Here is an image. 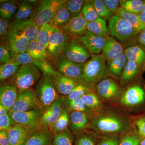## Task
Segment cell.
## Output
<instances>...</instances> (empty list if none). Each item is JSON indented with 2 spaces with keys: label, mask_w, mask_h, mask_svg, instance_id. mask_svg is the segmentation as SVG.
<instances>
[{
  "label": "cell",
  "mask_w": 145,
  "mask_h": 145,
  "mask_svg": "<svg viewBox=\"0 0 145 145\" xmlns=\"http://www.w3.org/2000/svg\"><path fill=\"white\" fill-rule=\"evenodd\" d=\"M108 71L103 54H92L91 59L84 64L82 74L78 82L91 87L106 78Z\"/></svg>",
  "instance_id": "6da1fadb"
},
{
  "label": "cell",
  "mask_w": 145,
  "mask_h": 145,
  "mask_svg": "<svg viewBox=\"0 0 145 145\" xmlns=\"http://www.w3.org/2000/svg\"><path fill=\"white\" fill-rule=\"evenodd\" d=\"M41 71L31 64L21 65L16 73L9 79L18 88V93L31 89L41 78Z\"/></svg>",
  "instance_id": "7a4b0ae2"
},
{
  "label": "cell",
  "mask_w": 145,
  "mask_h": 145,
  "mask_svg": "<svg viewBox=\"0 0 145 145\" xmlns=\"http://www.w3.org/2000/svg\"><path fill=\"white\" fill-rule=\"evenodd\" d=\"M34 90L44 109L50 106L61 96L56 88L53 76L46 74H42L35 85Z\"/></svg>",
  "instance_id": "3957f363"
},
{
  "label": "cell",
  "mask_w": 145,
  "mask_h": 145,
  "mask_svg": "<svg viewBox=\"0 0 145 145\" xmlns=\"http://www.w3.org/2000/svg\"><path fill=\"white\" fill-rule=\"evenodd\" d=\"M108 34L121 41L129 40L137 34L128 22L116 15L108 20Z\"/></svg>",
  "instance_id": "277c9868"
},
{
  "label": "cell",
  "mask_w": 145,
  "mask_h": 145,
  "mask_svg": "<svg viewBox=\"0 0 145 145\" xmlns=\"http://www.w3.org/2000/svg\"><path fill=\"white\" fill-rule=\"evenodd\" d=\"M66 0H43L35 10L33 19L40 27L50 23L58 8L66 2Z\"/></svg>",
  "instance_id": "5b68a950"
},
{
  "label": "cell",
  "mask_w": 145,
  "mask_h": 145,
  "mask_svg": "<svg viewBox=\"0 0 145 145\" xmlns=\"http://www.w3.org/2000/svg\"><path fill=\"white\" fill-rule=\"evenodd\" d=\"M44 108L34 89H27L18 94L10 112H23L36 108Z\"/></svg>",
  "instance_id": "8992f818"
},
{
  "label": "cell",
  "mask_w": 145,
  "mask_h": 145,
  "mask_svg": "<svg viewBox=\"0 0 145 145\" xmlns=\"http://www.w3.org/2000/svg\"><path fill=\"white\" fill-rule=\"evenodd\" d=\"M63 53L69 60L80 64H84L90 56L85 47L78 39L75 38H69Z\"/></svg>",
  "instance_id": "52a82bcc"
},
{
  "label": "cell",
  "mask_w": 145,
  "mask_h": 145,
  "mask_svg": "<svg viewBox=\"0 0 145 145\" xmlns=\"http://www.w3.org/2000/svg\"><path fill=\"white\" fill-rule=\"evenodd\" d=\"M121 120L113 116H104L90 122L89 127L104 133H115L121 131L125 127Z\"/></svg>",
  "instance_id": "ba28073f"
},
{
  "label": "cell",
  "mask_w": 145,
  "mask_h": 145,
  "mask_svg": "<svg viewBox=\"0 0 145 145\" xmlns=\"http://www.w3.org/2000/svg\"><path fill=\"white\" fill-rule=\"evenodd\" d=\"M84 64L78 63L69 60L63 54L57 58L56 67L57 71L63 75L79 81L82 74Z\"/></svg>",
  "instance_id": "9c48e42d"
},
{
  "label": "cell",
  "mask_w": 145,
  "mask_h": 145,
  "mask_svg": "<svg viewBox=\"0 0 145 145\" xmlns=\"http://www.w3.org/2000/svg\"><path fill=\"white\" fill-rule=\"evenodd\" d=\"M87 22L82 15L72 17L59 29L69 38L79 39L87 30Z\"/></svg>",
  "instance_id": "30bf717a"
},
{
  "label": "cell",
  "mask_w": 145,
  "mask_h": 145,
  "mask_svg": "<svg viewBox=\"0 0 145 145\" xmlns=\"http://www.w3.org/2000/svg\"><path fill=\"white\" fill-rule=\"evenodd\" d=\"M69 39V37L59 29L55 27L47 48L48 54L55 59L59 58L63 54L65 47Z\"/></svg>",
  "instance_id": "8fae6325"
},
{
  "label": "cell",
  "mask_w": 145,
  "mask_h": 145,
  "mask_svg": "<svg viewBox=\"0 0 145 145\" xmlns=\"http://www.w3.org/2000/svg\"><path fill=\"white\" fill-rule=\"evenodd\" d=\"M53 137L51 130L39 125L31 130L23 145H52Z\"/></svg>",
  "instance_id": "7c38bea8"
},
{
  "label": "cell",
  "mask_w": 145,
  "mask_h": 145,
  "mask_svg": "<svg viewBox=\"0 0 145 145\" xmlns=\"http://www.w3.org/2000/svg\"><path fill=\"white\" fill-rule=\"evenodd\" d=\"M64 108L65 96H61L50 106L45 109L41 117L40 125L50 128L59 117Z\"/></svg>",
  "instance_id": "4fadbf2b"
},
{
  "label": "cell",
  "mask_w": 145,
  "mask_h": 145,
  "mask_svg": "<svg viewBox=\"0 0 145 145\" xmlns=\"http://www.w3.org/2000/svg\"><path fill=\"white\" fill-rule=\"evenodd\" d=\"M20 65L23 64H31L37 67L40 70L42 74L55 76L60 72L55 70L53 67L46 60L36 59L29 56L26 52L21 53L11 56Z\"/></svg>",
  "instance_id": "5bb4252c"
},
{
  "label": "cell",
  "mask_w": 145,
  "mask_h": 145,
  "mask_svg": "<svg viewBox=\"0 0 145 145\" xmlns=\"http://www.w3.org/2000/svg\"><path fill=\"white\" fill-rule=\"evenodd\" d=\"M44 108H36L23 112H10L9 115L16 124L26 126L40 125L41 117Z\"/></svg>",
  "instance_id": "9a60e30c"
},
{
  "label": "cell",
  "mask_w": 145,
  "mask_h": 145,
  "mask_svg": "<svg viewBox=\"0 0 145 145\" xmlns=\"http://www.w3.org/2000/svg\"><path fill=\"white\" fill-rule=\"evenodd\" d=\"M19 94L18 88L10 79L1 83L0 104L8 112L15 103Z\"/></svg>",
  "instance_id": "2e32d148"
},
{
  "label": "cell",
  "mask_w": 145,
  "mask_h": 145,
  "mask_svg": "<svg viewBox=\"0 0 145 145\" xmlns=\"http://www.w3.org/2000/svg\"><path fill=\"white\" fill-rule=\"evenodd\" d=\"M107 37L98 36L87 30L83 36L78 39L89 53L99 54L103 51Z\"/></svg>",
  "instance_id": "e0dca14e"
},
{
  "label": "cell",
  "mask_w": 145,
  "mask_h": 145,
  "mask_svg": "<svg viewBox=\"0 0 145 145\" xmlns=\"http://www.w3.org/2000/svg\"><path fill=\"white\" fill-rule=\"evenodd\" d=\"M12 26L29 42L37 40L40 27L36 24L33 18L18 22L13 21Z\"/></svg>",
  "instance_id": "ac0fdd59"
},
{
  "label": "cell",
  "mask_w": 145,
  "mask_h": 145,
  "mask_svg": "<svg viewBox=\"0 0 145 145\" xmlns=\"http://www.w3.org/2000/svg\"><path fill=\"white\" fill-rule=\"evenodd\" d=\"M6 42L9 46L11 56H12L26 52L29 41L23 35L16 31L11 25Z\"/></svg>",
  "instance_id": "d6986e66"
},
{
  "label": "cell",
  "mask_w": 145,
  "mask_h": 145,
  "mask_svg": "<svg viewBox=\"0 0 145 145\" xmlns=\"http://www.w3.org/2000/svg\"><path fill=\"white\" fill-rule=\"evenodd\" d=\"M36 126L16 124L7 131L10 145H23L31 130Z\"/></svg>",
  "instance_id": "ffe728a7"
},
{
  "label": "cell",
  "mask_w": 145,
  "mask_h": 145,
  "mask_svg": "<svg viewBox=\"0 0 145 145\" xmlns=\"http://www.w3.org/2000/svg\"><path fill=\"white\" fill-rule=\"evenodd\" d=\"M89 114L85 112L71 111L69 118V129L75 133H83L90 124Z\"/></svg>",
  "instance_id": "44dd1931"
},
{
  "label": "cell",
  "mask_w": 145,
  "mask_h": 145,
  "mask_svg": "<svg viewBox=\"0 0 145 145\" xmlns=\"http://www.w3.org/2000/svg\"><path fill=\"white\" fill-rule=\"evenodd\" d=\"M145 98L142 88L138 85L133 86L129 88L123 94L121 103L127 106H134L143 103Z\"/></svg>",
  "instance_id": "7402d4cb"
},
{
  "label": "cell",
  "mask_w": 145,
  "mask_h": 145,
  "mask_svg": "<svg viewBox=\"0 0 145 145\" xmlns=\"http://www.w3.org/2000/svg\"><path fill=\"white\" fill-rule=\"evenodd\" d=\"M97 90L99 96L105 99L115 98L119 93L117 83L110 78H105L100 81L97 85Z\"/></svg>",
  "instance_id": "603a6c76"
},
{
  "label": "cell",
  "mask_w": 145,
  "mask_h": 145,
  "mask_svg": "<svg viewBox=\"0 0 145 145\" xmlns=\"http://www.w3.org/2000/svg\"><path fill=\"white\" fill-rule=\"evenodd\" d=\"M53 78L58 92L61 96H67L80 83L78 81L65 76L60 72Z\"/></svg>",
  "instance_id": "cb8c5ba5"
},
{
  "label": "cell",
  "mask_w": 145,
  "mask_h": 145,
  "mask_svg": "<svg viewBox=\"0 0 145 145\" xmlns=\"http://www.w3.org/2000/svg\"><path fill=\"white\" fill-rule=\"evenodd\" d=\"M123 46L113 37H107L103 50V55L107 61H110L123 53Z\"/></svg>",
  "instance_id": "d4e9b609"
},
{
  "label": "cell",
  "mask_w": 145,
  "mask_h": 145,
  "mask_svg": "<svg viewBox=\"0 0 145 145\" xmlns=\"http://www.w3.org/2000/svg\"><path fill=\"white\" fill-rule=\"evenodd\" d=\"M26 52L36 59L46 60L49 55L46 47L37 40L29 42Z\"/></svg>",
  "instance_id": "484cf974"
},
{
  "label": "cell",
  "mask_w": 145,
  "mask_h": 145,
  "mask_svg": "<svg viewBox=\"0 0 145 145\" xmlns=\"http://www.w3.org/2000/svg\"><path fill=\"white\" fill-rule=\"evenodd\" d=\"M127 61V60L123 52L114 59L107 61L109 71L115 78H120L121 77Z\"/></svg>",
  "instance_id": "4316f807"
},
{
  "label": "cell",
  "mask_w": 145,
  "mask_h": 145,
  "mask_svg": "<svg viewBox=\"0 0 145 145\" xmlns=\"http://www.w3.org/2000/svg\"><path fill=\"white\" fill-rule=\"evenodd\" d=\"M115 15L121 17L128 22L135 29L137 34H139L145 29V24L140 20L139 16L130 13L121 7Z\"/></svg>",
  "instance_id": "83f0119b"
},
{
  "label": "cell",
  "mask_w": 145,
  "mask_h": 145,
  "mask_svg": "<svg viewBox=\"0 0 145 145\" xmlns=\"http://www.w3.org/2000/svg\"><path fill=\"white\" fill-rule=\"evenodd\" d=\"M71 18L67 7V1L60 6L56 11L50 24L59 28L67 23Z\"/></svg>",
  "instance_id": "f1b7e54d"
},
{
  "label": "cell",
  "mask_w": 145,
  "mask_h": 145,
  "mask_svg": "<svg viewBox=\"0 0 145 145\" xmlns=\"http://www.w3.org/2000/svg\"><path fill=\"white\" fill-rule=\"evenodd\" d=\"M71 112L70 109L65 106L59 117L50 128L53 134L61 132L69 129Z\"/></svg>",
  "instance_id": "f546056e"
},
{
  "label": "cell",
  "mask_w": 145,
  "mask_h": 145,
  "mask_svg": "<svg viewBox=\"0 0 145 145\" xmlns=\"http://www.w3.org/2000/svg\"><path fill=\"white\" fill-rule=\"evenodd\" d=\"M127 61L140 65L145 63V51L138 46L127 48L124 51Z\"/></svg>",
  "instance_id": "4dcf8cb0"
},
{
  "label": "cell",
  "mask_w": 145,
  "mask_h": 145,
  "mask_svg": "<svg viewBox=\"0 0 145 145\" xmlns=\"http://www.w3.org/2000/svg\"><path fill=\"white\" fill-rule=\"evenodd\" d=\"M20 65L13 58L0 66V81L3 82L11 78L17 71Z\"/></svg>",
  "instance_id": "1f68e13d"
},
{
  "label": "cell",
  "mask_w": 145,
  "mask_h": 145,
  "mask_svg": "<svg viewBox=\"0 0 145 145\" xmlns=\"http://www.w3.org/2000/svg\"><path fill=\"white\" fill-rule=\"evenodd\" d=\"M87 29L93 34L106 37L108 34L106 20L99 18L93 22H88Z\"/></svg>",
  "instance_id": "d6a6232c"
},
{
  "label": "cell",
  "mask_w": 145,
  "mask_h": 145,
  "mask_svg": "<svg viewBox=\"0 0 145 145\" xmlns=\"http://www.w3.org/2000/svg\"><path fill=\"white\" fill-rule=\"evenodd\" d=\"M19 5L14 21L18 22L33 18L32 15H34L35 6L29 3L27 1H21Z\"/></svg>",
  "instance_id": "836d02e7"
},
{
  "label": "cell",
  "mask_w": 145,
  "mask_h": 145,
  "mask_svg": "<svg viewBox=\"0 0 145 145\" xmlns=\"http://www.w3.org/2000/svg\"><path fill=\"white\" fill-rule=\"evenodd\" d=\"M122 8L135 15L139 16L144 9V1L141 0H123L120 1Z\"/></svg>",
  "instance_id": "e575fe53"
},
{
  "label": "cell",
  "mask_w": 145,
  "mask_h": 145,
  "mask_svg": "<svg viewBox=\"0 0 145 145\" xmlns=\"http://www.w3.org/2000/svg\"><path fill=\"white\" fill-rule=\"evenodd\" d=\"M74 136L69 128L54 134L52 145H73Z\"/></svg>",
  "instance_id": "d590c367"
},
{
  "label": "cell",
  "mask_w": 145,
  "mask_h": 145,
  "mask_svg": "<svg viewBox=\"0 0 145 145\" xmlns=\"http://www.w3.org/2000/svg\"><path fill=\"white\" fill-rule=\"evenodd\" d=\"M18 9L15 1H7L3 2L0 7L1 18L5 20H10L13 18Z\"/></svg>",
  "instance_id": "8d00e7d4"
},
{
  "label": "cell",
  "mask_w": 145,
  "mask_h": 145,
  "mask_svg": "<svg viewBox=\"0 0 145 145\" xmlns=\"http://www.w3.org/2000/svg\"><path fill=\"white\" fill-rule=\"evenodd\" d=\"M81 15L88 22H93L100 18L93 6V1H86Z\"/></svg>",
  "instance_id": "74e56055"
},
{
  "label": "cell",
  "mask_w": 145,
  "mask_h": 145,
  "mask_svg": "<svg viewBox=\"0 0 145 145\" xmlns=\"http://www.w3.org/2000/svg\"><path fill=\"white\" fill-rule=\"evenodd\" d=\"M55 27L50 23L46 24L40 27L37 40L44 45L46 48Z\"/></svg>",
  "instance_id": "f35d334b"
},
{
  "label": "cell",
  "mask_w": 145,
  "mask_h": 145,
  "mask_svg": "<svg viewBox=\"0 0 145 145\" xmlns=\"http://www.w3.org/2000/svg\"><path fill=\"white\" fill-rule=\"evenodd\" d=\"M65 106L67 107L71 111L85 112L89 116L92 111L86 106L81 98L72 101H67L65 99Z\"/></svg>",
  "instance_id": "ab89813d"
},
{
  "label": "cell",
  "mask_w": 145,
  "mask_h": 145,
  "mask_svg": "<svg viewBox=\"0 0 145 145\" xmlns=\"http://www.w3.org/2000/svg\"><path fill=\"white\" fill-rule=\"evenodd\" d=\"M90 87L82 83H79L67 96H65L67 101H72L81 98L85 94L90 92Z\"/></svg>",
  "instance_id": "60d3db41"
},
{
  "label": "cell",
  "mask_w": 145,
  "mask_h": 145,
  "mask_svg": "<svg viewBox=\"0 0 145 145\" xmlns=\"http://www.w3.org/2000/svg\"><path fill=\"white\" fill-rule=\"evenodd\" d=\"M139 66L136 63L127 61L121 77L122 80L129 81L133 78L137 73Z\"/></svg>",
  "instance_id": "b9f144b4"
},
{
  "label": "cell",
  "mask_w": 145,
  "mask_h": 145,
  "mask_svg": "<svg viewBox=\"0 0 145 145\" xmlns=\"http://www.w3.org/2000/svg\"><path fill=\"white\" fill-rule=\"evenodd\" d=\"M93 5L100 18L109 20L113 16L103 0L93 1Z\"/></svg>",
  "instance_id": "7bdbcfd3"
},
{
  "label": "cell",
  "mask_w": 145,
  "mask_h": 145,
  "mask_svg": "<svg viewBox=\"0 0 145 145\" xmlns=\"http://www.w3.org/2000/svg\"><path fill=\"white\" fill-rule=\"evenodd\" d=\"M85 1L83 0L67 1V7L71 18L81 15Z\"/></svg>",
  "instance_id": "ee69618b"
},
{
  "label": "cell",
  "mask_w": 145,
  "mask_h": 145,
  "mask_svg": "<svg viewBox=\"0 0 145 145\" xmlns=\"http://www.w3.org/2000/svg\"><path fill=\"white\" fill-rule=\"evenodd\" d=\"M86 106L91 110H96L100 106V102L95 94L89 92L81 98Z\"/></svg>",
  "instance_id": "f6af8a7d"
},
{
  "label": "cell",
  "mask_w": 145,
  "mask_h": 145,
  "mask_svg": "<svg viewBox=\"0 0 145 145\" xmlns=\"http://www.w3.org/2000/svg\"><path fill=\"white\" fill-rule=\"evenodd\" d=\"M10 20H5L0 18V36L1 41L6 42L8 33L11 27L12 23H10Z\"/></svg>",
  "instance_id": "bcb514c9"
},
{
  "label": "cell",
  "mask_w": 145,
  "mask_h": 145,
  "mask_svg": "<svg viewBox=\"0 0 145 145\" xmlns=\"http://www.w3.org/2000/svg\"><path fill=\"white\" fill-rule=\"evenodd\" d=\"M11 58V52L6 42H1L0 46V62L1 64L7 62Z\"/></svg>",
  "instance_id": "7dc6e473"
},
{
  "label": "cell",
  "mask_w": 145,
  "mask_h": 145,
  "mask_svg": "<svg viewBox=\"0 0 145 145\" xmlns=\"http://www.w3.org/2000/svg\"><path fill=\"white\" fill-rule=\"evenodd\" d=\"M15 125L9 113L0 116V130L7 131Z\"/></svg>",
  "instance_id": "c3c4849f"
},
{
  "label": "cell",
  "mask_w": 145,
  "mask_h": 145,
  "mask_svg": "<svg viewBox=\"0 0 145 145\" xmlns=\"http://www.w3.org/2000/svg\"><path fill=\"white\" fill-rule=\"evenodd\" d=\"M140 139L136 135H130L124 137L119 145H139Z\"/></svg>",
  "instance_id": "681fc988"
},
{
  "label": "cell",
  "mask_w": 145,
  "mask_h": 145,
  "mask_svg": "<svg viewBox=\"0 0 145 145\" xmlns=\"http://www.w3.org/2000/svg\"><path fill=\"white\" fill-rule=\"evenodd\" d=\"M104 2L110 11L115 15L121 8L120 1L119 0H104Z\"/></svg>",
  "instance_id": "f907efd6"
},
{
  "label": "cell",
  "mask_w": 145,
  "mask_h": 145,
  "mask_svg": "<svg viewBox=\"0 0 145 145\" xmlns=\"http://www.w3.org/2000/svg\"><path fill=\"white\" fill-rule=\"evenodd\" d=\"M76 145H95L93 138L88 134H83L78 136Z\"/></svg>",
  "instance_id": "816d5d0a"
},
{
  "label": "cell",
  "mask_w": 145,
  "mask_h": 145,
  "mask_svg": "<svg viewBox=\"0 0 145 145\" xmlns=\"http://www.w3.org/2000/svg\"><path fill=\"white\" fill-rule=\"evenodd\" d=\"M139 135L145 137V115L138 118L135 122Z\"/></svg>",
  "instance_id": "f5cc1de1"
},
{
  "label": "cell",
  "mask_w": 145,
  "mask_h": 145,
  "mask_svg": "<svg viewBox=\"0 0 145 145\" xmlns=\"http://www.w3.org/2000/svg\"><path fill=\"white\" fill-rule=\"evenodd\" d=\"M98 145H119L117 139L113 137H105L99 142Z\"/></svg>",
  "instance_id": "db71d44e"
},
{
  "label": "cell",
  "mask_w": 145,
  "mask_h": 145,
  "mask_svg": "<svg viewBox=\"0 0 145 145\" xmlns=\"http://www.w3.org/2000/svg\"><path fill=\"white\" fill-rule=\"evenodd\" d=\"M0 145H10L7 131H0Z\"/></svg>",
  "instance_id": "11a10c76"
},
{
  "label": "cell",
  "mask_w": 145,
  "mask_h": 145,
  "mask_svg": "<svg viewBox=\"0 0 145 145\" xmlns=\"http://www.w3.org/2000/svg\"><path fill=\"white\" fill-rule=\"evenodd\" d=\"M138 40L141 45L145 49V29L139 33Z\"/></svg>",
  "instance_id": "9f6ffc18"
},
{
  "label": "cell",
  "mask_w": 145,
  "mask_h": 145,
  "mask_svg": "<svg viewBox=\"0 0 145 145\" xmlns=\"http://www.w3.org/2000/svg\"><path fill=\"white\" fill-rule=\"evenodd\" d=\"M8 112L2 105L0 104V116L8 114Z\"/></svg>",
  "instance_id": "6f0895ef"
},
{
  "label": "cell",
  "mask_w": 145,
  "mask_h": 145,
  "mask_svg": "<svg viewBox=\"0 0 145 145\" xmlns=\"http://www.w3.org/2000/svg\"><path fill=\"white\" fill-rule=\"evenodd\" d=\"M140 20L145 24V1H144V9L142 13L139 16Z\"/></svg>",
  "instance_id": "680465c9"
},
{
  "label": "cell",
  "mask_w": 145,
  "mask_h": 145,
  "mask_svg": "<svg viewBox=\"0 0 145 145\" xmlns=\"http://www.w3.org/2000/svg\"><path fill=\"white\" fill-rule=\"evenodd\" d=\"M140 145H145V138L142 140L140 144Z\"/></svg>",
  "instance_id": "91938a15"
}]
</instances>
